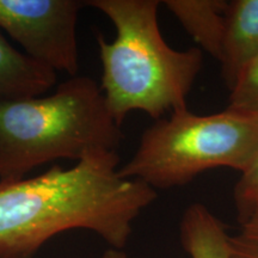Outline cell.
<instances>
[{
	"label": "cell",
	"instance_id": "obj_6",
	"mask_svg": "<svg viewBox=\"0 0 258 258\" xmlns=\"http://www.w3.org/2000/svg\"><path fill=\"white\" fill-rule=\"evenodd\" d=\"M258 55V0H232L225 12V30L219 62L228 89Z\"/></svg>",
	"mask_w": 258,
	"mask_h": 258
},
{
	"label": "cell",
	"instance_id": "obj_10",
	"mask_svg": "<svg viewBox=\"0 0 258 258\" xmlns=\"http://www.w3.org/2000/svg\"><path fill=\"white\" fill-rule=\"evenodd\" d=\"M230 91L228 106L258 114V55L245 67Z\"/></svg>",
	"mask_w": 258,
	"mask_h": 258
},
{
	"label": "cell",
	"instance_id": "obj_4",
	"mask_svg": "<svg viewBox=\"0 0 258 258\" xmlns=\"http://www.w3.org/2000/svg\"><path fill=\"white\" fill-rule=\"evenodd\" d=\"M257 156L256 112L227 106L212 115H196L183 108L144 132L138 150L118 173L154 190L169 189L218 167L241 173Z\"/></svg>",
	"mask_w": 258,
	"mask_h": 258
},
{
	"label": "cell",
	"instance_id": "obj_3",
	"mask_svg": "<svg viewBox=\"0 0 258 258\" xmlns=\"http://www.w3.org/2000/svg\"><path fill=\"white\" fill-rule=\"evenodd\" d=\"M122 138L101 86L89 77H73L49 96L2 102L0 182L24 178L53 160L117 151Z\"/></svg>",
	"mask_w": 258,
	"mask_h": 258
},
{
	"label": "cell",
	"instance_id": "obj_9",
	"mask_svg": "<svg viewBox=\"0 0 258 258\" xmlns=\"http://www.w3.org/2000/svg\"><path fill=\"white\" fill-rule=\"evenodd\" d=\"M179 235L190 258H230V234L205 205L192 203L185 209Z\"/></svg>",
	"mask_w": 258,
	"mask_h": 258
},
{
	"label": "cell",
	"instance_id": "obj_2",
	"mask_svg": "<svg viewBox=\"0 0 258 258\" xmlns=\"http://www.w3.org/2000/svg\"><path fill=\"white\" fill-rule=\"evenodd\" d=\"M158 0H91L115 27L106 41L97 35L102 61L101 90L116 123L132 111L160 120L186 108V97L201 72L203 53L198 47L171 48L158 24Z\"/></svg>",
	"mask_w": 258,
	"mask_h": 258
},
{
	"label": "cell",
	"instance_id": "obj_7",
	"mask_svg": "<svg viewBox=\"0 0 258 258\" xmlns=\"http://www.w3.org/2000/svg\"><path fill=\"white\" fill-rule=\"evenodd\" d=\"M55 83L56 72L12 47L0 30V103L42 96Z\"/></svg>",
	"mask_w": 258,
	"mask_h": 258
},
{
	"label": "cell",
	"instance_id": "obj_13",
	"mask_svg": "<svg viewBox=\"0 0 258 258\" xmlns=\"http://www.w3.org/2000/svg\"><path fill=\"white\" fill-rule=\"evenodd\" d=\"M102 258H128L127 254H125L122 250L117 249H108L103 253Z\"/></svg>",
	"mask_w": 258,
	"mask_h": 258
},
{
	"label": "cell",
	"instance_id": "obj_5",
	"mask_svg": "<svg viewBox=\"0 0 258 258\" xmlns=\"http://www.w3.org/2000/svg\"><path fill=\"white\" fill-rule=\"evenodd\" d=\"M84 6L79 0H0V30L25 55L73 78L79 71L77 23Z\"/></svg>",
	"mask_w": 258,
	"mask_h": 258
},
{
	"label": "cell",
	"instance_id": "obj_1",
	"mask_svg": "<svg viewBox=\"0 0 258 258\" xmlns=\"http://www.w3.org/2000/svg\"><path fill=\"white\" fill-rule=\"evenodd\" d=\"M117 151L95 150L70 169L0 182V258H31L54 235L83 228L111 249L127 245L133 222L157 191L118 173Z\"/></svg>",
	"mask_w": 258,
	"mask_h": 258
},
{
	"label": "cell",
	"instance_id": "obj_11",
	"mask_svg": "<svg viewBox=\"0 0 258 258\" xmlns=\"http://www.w3.org/2000/svg\"><path fill=\"white\" fill-rule=\"evenodd\" d=\"M234 203L239 222L258 211V156L253 163L241 172L240 178L234 186Z\"/></svg>",
	"mask_w": 258,
	"mask_h": 258
},
{
	"label": "cell",
	"instance_id": "obj_12",
	"mask_svg": "<svg viewBox=\"0 0 258 258\" xmlns=\"http://www.w3.org/2000/svg\"><path fill=\"white\" fill-rule=\"evenodd\" d=\"M230 258H258V211L240 222L230 235Z\"/></svg>",
	"mask_w": 258,
	"mask_h": 258
},
{
	"label": "cell",
	"instance_id": "obj_8",
	"mask_svg": "<svg viewBox=\"0 0 258 258\" xmlns=\"http://www.w3.org/2000/svg\"><path fill=\"white\" fill-rule=\"evenodd\" d=\"M227 3L226 0H166L163 4L202 50L219 61Z\"/></svg>",
	"mask_w": 258,
	"mask_h": 258
}]
</instances>
